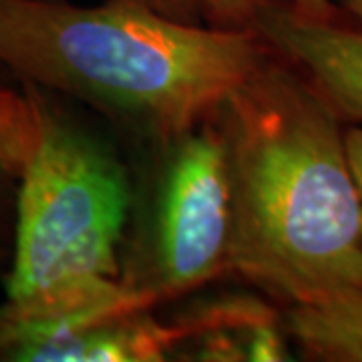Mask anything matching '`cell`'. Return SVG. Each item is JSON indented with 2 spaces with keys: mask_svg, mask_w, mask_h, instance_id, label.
Wrapping results in <instances>:
<instances>
[{
  "mask_svg": "<svg viewBox=\"0 0 362 362\" xmlns=\"http://www.w3.org/2000/svg\"><path fill=\"white\" fill-rule=\"evenodd\" d=\"M218 117L230 270L290 306L362 292V199L332 105L268 51Z\"/></svg>",
  "mask_w": 362,
  "mask_h": 362,
  "instance_id": "6da1fadb",
  "label": "cell"
},
{
  "mask_svg": "<svg viewBox=\"0 0 362 362\" xmlns=\"http://www.w3.org/2000/svg\"><path fill=\"white\" fill-rule=\"evenodd\" d=\"M268 54L254 28H204L145 0H0V63L171 143L220 111Z\"/></svg>",
  "mask_w": 362,
  "mask_h": 362,
  "instance_id": "7a4b0ae2",
  "label": "cell"
},
{
  "mask_svg": "<svg viewBox=\"0 0 362 362\" xmlns=\"http://www.w3.org/2000/svg\"><path fill=\"white\" fill-rule=\"evenodd\" d=\"M0 165L18 181V221L6 304L54 314L139 296L119 280L117 244L131 189L113 151L28 85L0 89Z\"/></svg>",
  "mask_w": 362,
  "mask_h": 362,
  "instance_id": "3957f363",
  "label": "cell"
},
{
  "mask_svg": "<svg viewBox=\"0 0 362 362\" xmlns=\"http://www.w3.org/2000/svg\"><path fill=\"white\" fill-rule=\"evenodd\" d=\"M147 233L139 288L168 298L230 270L232 189L220 125L204 121L171 141Z\"/></svg>",
  "mask_w": 362,
  "mask_h": 362,
  "instance_id": "277c9868",
  "label": "cell"
},
{
  "mask_svg": "<svg viewBox=\"0 0 362 362\" xmlns=\"http://www.w3.org/2000/svg\"><path fill=\"white\" fill-rule=\"evenodd\" d=\"M252 28L318 89L338 115L362 125V28L332 16H310L290 2L266 0Z\"/></svg>",
  "mask_w": 362,
  "mask_h": 362,
  "instance_id": "5b68a950",
  "label": "cell"
},
{
  "mask_svg": "<svg viewBox=\"0 0 362 362\" xmlns=\"http://www.w3.org/2000/svg\"><path fill=\"white\" fill-rule=\"evenodd\" d=\"M286 322L312 358L362 362V292L292 304Z\"/></svg>",
  "mask_w": 362,
  "mask_h": 362,
  "instance_id": "8992f818",
  "label": "cell"
},
{
  "mask_svg": "<svg viewBox=\"0 0 362 362\" xmlns=\"http://www.w3.org/2000/svg\"><path fill=\"white\" fill-rule=\"evenodd\" d=\"M244 352L250 362L290 361L286 340L280 334L276 320L252 328L244 338Z\"/></svg>",
  "mask_w": 362,
  "mask_h": 362,
  "instance_id": "52a82bcc",
  "label": "cell"
},
{
  "mask_svg": "<svg viewBox=\"0 0 362 362\" xmlns=\"http://www.w3.org/2000/svg\"><path fill=\"white\" fill-rule=\"evenodd\" d=\"M266 0H206V14L220 28H252L254 16Z\"/></svg>",
  "mask_w": 362,
  "mask_h": 362,
  "instance_id": "ba28073f",
  "label": "cell"
},
{
  "mask_svg": "<svg viewBox=\"0 0 362 362\" xmlns=\"http://www.w3.org/2000/svg\"><path fill=\"white\" fill-rule=\"evenodd\" d=\"M159 13L192 23L195 14L206 13V0H145Z\"/></svg>",
  "mask_w": 362,
  "mask_h": 362,
  "instance_id": "9c48e42d",
  "label": "cell"
},
{
  "mask_svg": "<svg viewBox=\"0 0 362 362\" xmlns=\"http://www.w3.org/2000/svg\"><path fill=\"white\" fill-rule=\"evenodd\" d=\"M344 149H346L349 168L362 199V125L344 131Z\"/></svg>",
  "mask_w": 362,
  "mask_h": 362,
  "instance_id": "30bf717a",
  "label": "cell"
},
{
  "mask_svg": "<svg viewBox=\"0 0 362 362\" xmlns=\"http://www.w3.org/2000/svg\"><path fill=\"white\" fill-rule=\"evenodd\" d=\"M290 4L300 13L310 14V16H330L332 14L330 0H290Z\"/></svg>",
  "mask_w": 362,
  "mask_h": 362,
  "instance_id": "8fae6325",
  "label": "cell"
},
{
  "mask_svg": "<svg viewBox=\"0 0 362 362\" xmlns=\"http://www.w3.org/2000/svg\"><path fill=\"white\" fill-rule=\"evenodd\" d=\"M342 4L362 23V0H342Z\"/></svg>",
  "mask_w": 362,
  "mask_h": 362,
  "instance_id": "7c38bea8",
  "label": "cell"
}]
</instances>
